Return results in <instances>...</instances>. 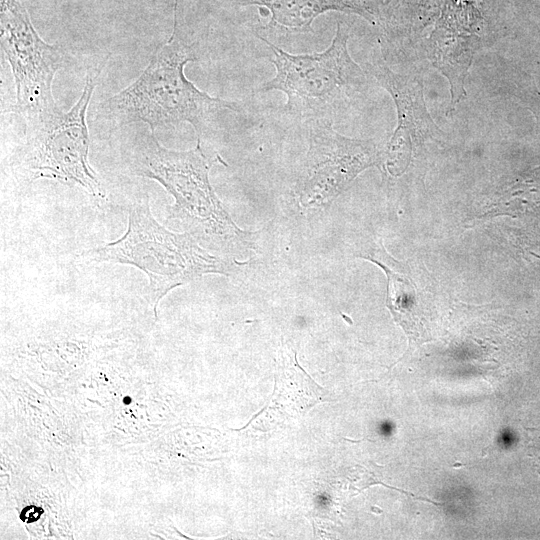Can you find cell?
I'll return each mask as SVG.
<instances>
[{
  "label": "cell",
  "mask_w": 540,
  "mask_h": 540,
  "mask_svg": "<svg viewBox=\"0 0 540 540\" xmlns=\"http://www.w3.org/2000/svg\"><path fill=\"white\" fill-rule=\"evenodd\" d=\"M224 164L219 154L208 157L197 138L196 146L187 151L170 150L160 144L155 133L136 149L133 171L136 175L160 183L174 198L168 220H178L201 246L224 251L246 232L231 219L216 195L209 173L214 164Z\"/></svg>",
  "instance_id": "cell-2"
},
{
  "label": "cell",
  "mask_w": 540,
  "mask_h": 540,
  "mask_svg": "<svg viewBox=\"0 0 540 540\" xmlns=\"http://www.w3.org/2000/svg\"><path fill=\"white\" fill-rule=\"evenodd\" d=\"M370 71L391 94L396 105L397 128L380 163L387 172L397 175L408 163L413 143L432 138L440 130L427 111L423 85L417 78L397 74L384 64H376Z\"/></svg>",
  "instance_id": "cell-8"
},
{
  "label": "cell",
  "mask_w": 540,
  "mask_h": 540,
  "mask_svg": "<svg viewBox=\"0 0 540 540\" xmlns=\"http://www.w3.org/2000/svg\"><path fill=\"white\" fill-rule=\"evenodd\" d=\"M242 3L267 8L271 12L268 28L284 32H313V20L330 10L353 12L373 23L371 11L356 0H243Z\"/></svg>",
  "instance_id": "cell-10"
},
{
  "label": "cell",
  "mask_w": 540,
  "mask_h": 540,
  "mask_svg": "<svg viewBox=\"0 0 540 540\" xmlns=\"http://www.w3.org/2000/svg\"><path fill=\"white\" fill-rule=\"evenodd\" d=\"M100 70L87 71L82 93L67 112L55 105L21 115L25 122L24 141L13 162L17 178L27 182L48 178L78 185L94 199H105L102 182L88 159L90 136L86 121Z\"/></svg>",
  "instance_id": "cell-5"
},
{
  "label": "cell",
  "mask_w": 540,
  "mask_h": 540,
  "mask_svg": "<svg viewBox=\"0 0 540 540\" xmlns=\"http://www.w3.org/2000/svg\"><path fill=\"white\" fill-rule=\"evenodd\" d=\"M275 390L268 407L286 417H299L312 406L327 401V392L316 384L299 365L296 352L289 344L278 351Z\"/></svg>",
  "instance_id": "cell-9"
},
{
  "label": "cell",
  "mask_w": 540,
  "mask_h": 540,
  "mask_svg": "<svg viewBox=\"0 0 540 540\" xmlns=\"http://www.w3.org/2000/svg\"><path fill=\"white\" fill-rule=\"evenodd\" d=\"M123 403L126 404V405L130 404L131 403V398L129 396L124 397L123 398Z\"/></svg>",
  "instance_id": "cell-12"
},
{
  "label": "cell",
  "mask_w": 540,
  "mask_h": 540,
  "mask_svg": "<svg viewBox=\"0 0 540 540\" xmlns=\"http://www.w3.org/2000/svg\"><path fill=\"white\" fill-rule=\"evenodd\" d=\"M86 261L132 265L148 279L146 295L154 311L176 287L205 274L227 275L228 265L202 247L190 233H175L152 216L149 196L137 198L129 208L128 226L117 240L84 251Z\"/></svg>",
  "instance_id": "cell-3"
},
{
  "label": "cell",
  "mask_w": 540,
  "mask_h": 540,
  "mask_svg": "<svg viewBox=\"0 0 540 540\" xmlns=\"http://www.w3.org/2000/svg\"><path fill=\"white\" fill-rule=\"evenodd\" d=\"M0 39L15 84L10 111L23 115L55 106L52 85L65 60L62 47L40 37L17 0H1Z\"/></svg>",
  "instance_id": "cell-6"
},
{
  "label": "cell",
  "mask_w": 540,
  "mask_h": 540,
  "mask_svg": "<svg viewBox=\"0 0 540 540\" xmlns=\"http://www.w3.org/2000/svg\"><path fill=\"white\" fill-rule=\"evenodd\" d=\"M177 4L175 0L170 37L155 49L132 83L98 105L97 118L115 126L142 122L153 133L187 122L201 138L213 115L222 110L238 111L236 103L208 95L185 76L186 64L197 58L192 46L179 35Z\"/></svg>",
  "instance_id": "cell-1"
},
{
  "label": "cell",
  "mask_w": 540,
  "mask_h": 540,
  "mask_svg": "<svg viewBox=\"0 0 540 540\" xmlns=\"http://www.w3.org/2000/svg\"><path fill=\"white\" fill-rule=\"evenodd\" d=\"M538 96L540 97V92L538 91Z\"/></svg>",
  "instance_id": "cell-14"
},
{
  "label": "cell",
  "mask_w": 540,
  "mask_h": 540,
  "mask_svg": "<svg viewBox=\"0 0 540 540\" xmlns=\"http://www.w3.org/2000/svg\"><path fill=\"white\" fill-rule=\"evenodd\" d=\"M538 442H539V446H538V449L540 450V437L538 438ZM538 457H539V460H540V454H539V456H538ZM539 471H540V469H539Z\"/></svg>",
  "instance_id": "cell-13"
},
{
  "label": "cell",
  "mask_w": 540,
  "mask_h": 540,
  "mask_svg": "<svg viewBox=\"0 0 540 540\" xmlns=\"http://www.w3.org/2000/svg\"><path fill=\"white\" fill-rule=\"evenodd\" d=\"M349 34L350 25L338 21L336 34L325 51L294 55L256 33L271 49V62L276 70L259 92L285 93L287 102L283 112L293 120L332 126L341 111L365 91L367 84L365 73L348 52Z\"/></svg>",
  "instance_id": "cell-4"
},
{
  "label": "cell",
  "mask_w": 540,
  "mask_h": 540,
  "mask_svg": "<svg viewBox=\"0 0 540 540\" xmlns=\"http://www.w3.org/2000/svg\"><path fill=\"white\" fill-rule=\"evenodd\" d=\"M364 257L384 270L387 276L386 306L395 322L402 327L408 336L410 344L419 345L430 341L431 337L420 295L411 278L395 272L377 257L370 254Z\"/></svg>",
  "instance_id": "cell-11"
},
{
  "label": "cell",
  "mask_w": 540,
  "mask_h": 540,
  "mask_svg": "<svg viewBox=\"0 0 540 540\" xmlns=\"http://www.w3.org/2000/svg\"><path fill=\"white\" fill-rule=\"evenodd\" d=\"M380 159L372 142L352 139L330 125L315 123L296 183L300 203L305 207L330 203L360 172L380 164Z\"/></svg>",
  "instance_id": "cell-7"
}]
</instances>
